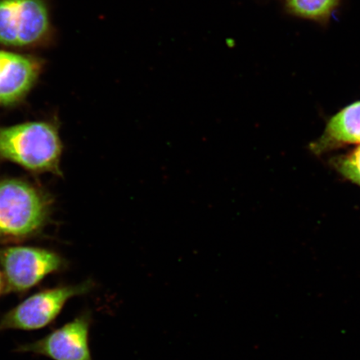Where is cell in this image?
Returning a JSON list of instances; mask_svg holds the SVG:
<instances>
[{"instance_id":"8992f818","label":"cell","mask_w":360,"mask_h":360,"mask_svg":"<svg viewBox=\"0 0 360 360\" xmlns=\"http://www.w3.org/2000/svg\"><path fill=\"white\" fill-rule=\"evenodd\" d=\"M92 323V312L84 310L42 339L21 345L15 351L41 355L52 360H93L89 348Z\"/></svg>"},{"instance_id":"5b68a950","label":"cell","mask_w":360,"mask_h":360,"mask_svg":"<svg viewBox=\"0 0 360 360\" xmlns=\"http://www.w3.org/2000/svg\"><path fill=\"white\" fill-rule=\"evenodd\" d=\"M51 34L45 0H0V44L37 47L46 43Z\"/></svg>"},{"instance_id":"7a4b0ae2","label":"cell","mask_w":360,"mask_h":360,"mask_svg":"<svg viewBox=\"0 0 360 360\" xmlns=\"http://www.w3.org/2000/svg\"><path fill=\"white\" fill-rule=\"evenodd\" d=\"M53 198L29 180L0 179V244L29 240L46 227Z\"/></svg>"},{"instance_id":"8fae6325","label":"cell","mask_w":360,"mask_h":360,"mask_svg":"<svg viewBox=\"0 0 360 360\" xmlns=\"http://www.w3.org/2000/svg\"><path fill=\"white\" fill-rule=\"evenodd\" d=\"M4 294H6V281H4L2 270H0V298Z\"/></svg>"},{"instance_id":"30bf717a","label":"cell","mask_w":360,"mask_h":360,"mask_svg":"<svg viewBox=\"0 0 360 360\" xmlns=\"http://www.w3.org/2000/svg\"><path fill=\"white\" fill-rule=\"evenodd\" d=\"M339 0H287L292 13L310 20H322L330 15Z\"/></svg>"},{"instance_id":"52a82bcc","label":"cell","mask_w":360,"mask_h":360,"mask_svg":"<svg viewBox=\"0 0 360 360\" xmlns=\"http://www.w3.org/2000/svg\"><path fill=\"white\" fill-rule=\"evenodd\" d=\"M41 58L0 49V106L18 105L32 90L43 70Z\"/></svg>"},{"instance_id":"3957f363","label":"cell","mask_w":360,"mask_h":360,"mask_svg":"<svg viewBox=\"0 0 360 360\" xmlns=\"http://www.w3.org/2000/svg\"><path fill=\"white\" fill-rule=\"evenodd\" d=\"M92 280L76 285H58L34 292L0 318V331L42 330L53 325L71 299L89 294Z\"/></svg>"},{"instance_id":"6da1fadb","label":"cell","mask_w":360,"mask_h":360,"mask_svg":"<svg viewBox=\"0 0 360 360\" xmlns=\"http://www.w3.org/2000/svg\"><path fill=\"white\" fill-rule=\"evenodd\" d=\"M63 143L57 121L37 120L0 127V162L34 174L60 176Z\"/></svg>"},{"instance_id":"277c9868","label":"cell","mask_w":360,"mask_h":360,"mask_svg":"<svg viewBox=\"0 0 360 360\" xmlns=\"http://www.w3.org/2000/svg\"><path fill=\"white\" fill-rule=\"evenodd\" d=\"M0 267L6 294L22 297L49 276L64 272L68 262L55 250L45 248L8 246L0 248Z\"/></svg>"},{"instance_id":"ba28073f","label":"cell","mask_w":360,"mask_h":360,"mask_svg":"<svg viewBox=\"0 0 360 360\" xmlns=\"http://www.w3.org/2000/svg\"><path fill=\"white\" fill-rule=\"evenodd\" d=\"M360 145V101L349 103L327 120L321 136L309 145L315 156H323Z\"/></svg>"},{"instance_id":"9c48e42d","label":"cell","mask_w":360,"mask_h":360,"mask_svg":"<svg viewBox=\"0 0 360 360\" xmlns=\"http://www.w3.org/2000/svg\"><path fill=\"white\" fill-rule=\"evenodd\" d=\"M328 165L342 179L360 188V145L332 156Z\"/></svg>"}]
</instances>
